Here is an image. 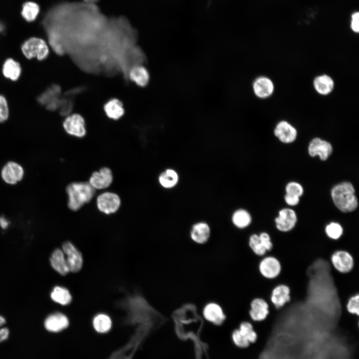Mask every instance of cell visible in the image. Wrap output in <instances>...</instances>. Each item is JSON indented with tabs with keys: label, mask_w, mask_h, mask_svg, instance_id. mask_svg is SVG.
Masks as SVG:
<instances>
[{
	"label": "cell",
	"mask_w": 359,
	"mask_h": 359,
	"mask_svg": "<svg viewBox=\"0 0 359 359\" xmlns=\"http://www.w3.org/2000/svg\"><path fill=\"white\" fill-rule=\"evenodd\" d=\"M202 314L206 320L217 326L221 325L226 319L221 306L214 302H209L204 306Z\"/></svg>",
	"instance_id": "15"
},
{
	"label": "cell",
	"mask_w": 359,
	"mask_h": 359,
	"mask_svg": "<svg viewBox=\"0 0 359 359\" xmlns=\"http://www.w3.org/2000/svg\"><path fill=\"white\" fill-rule=\"evenodd\" d=\"M315 90L320 95H327L332 92L334 88V82L329 75L323 74L317 76L314 80Z\"/></svg>",
	"instance_id": "23"
},
{
	"label": "cell",
	"mask_w": 359,
	"mask_h": 359,
	"mask_svg": "<svg viewBox=\"0 0 359 359\" xmlns=\"http://www.w3.org/2000/svg\"><path fill=\"white\" fill-rule=\"evenodd\" d=\"M53 301L62 305H66L69 304L72 297L69 291L60 286L55 287L50 294Z\"/></svg>",
	"instance_id": "29"
},
{
	"label": "cell",
	"mask_w": 359,
	"mask_h": 359,
	"mask_svg": "<svg viewBox=\"0 0 359 359\" xmlns=\"http://www.w3.org/2000/svg\"><path fill=\"white\" fill-rule=\"evenodd\" d=\"M68 205L74 211L79 209L84 203L89 202L95 194V189L88 182H73L68 185Z\"/></svg>",
	"instance_id": "2"
},
{
	"label": "cell",
	"mask_w": 359,
	"mask_h": 359,
	"mask_svg": "<svg viewBox=\"0 0 359 359\" xmlns=\"http://www.w3.org/2000/svg\"><path fill=\"white\" fill-rule=\"evenodd\" d=\"M211 233V227L208 223L205 221H198L192 225L189 232V236L194 243L203 245L209 241Z\"/></svg>",
	"instance_id": "14"
},
{
	"label": "cell",
	"mask_w": 359,
	"mask_h": 359,
	"mask_svg": "<svg viewBox=\"0 0 359 359\" xmlns=\"http://www.w3.org/2000/svg\"><path fill=\"white\" fill-rule=\"evenodd\" d=\"M62 251L66 256L65 258L69 271L72 272L79 271L83 264V259L80 252L68 241L63 243Z\"/></svg>",
	"instance_id": "11"
},
{
	"label": "cell",
	"mask_w": 359,
	"mask_h": 359,
	"mask_svg": "<svg viewBox=\"0 0 359 359\" xmlns=\"http://www.w3.org/2000/svg\"><path fill=\"white\" fill-rule=\"evenodd\" d=\"M258 269L261 276L268 280L277 278L282 271V265L279 260L272 255L266 254L260 260Z\"/></svg>",
	"instance_id": "5"
},
{
	"label": "cell",
	"mask_w": 359,
	"mask_h": 359,
	"mask_svg": "<svg viewBox=\"0 0 359 359\" xmlns=\"http://www.w3.org/2000/svg\"><path fill=\"white\" fill-rule=\"evenodd\" d=\"M121 201L119 196L113 192H105L100 194L97 198L98 208L105 214L116 212L119 209Z\"/></svg>",
	"instance_id": "10"
},
{
	"label": "cell",
	"mask_w": 359,
	"mask_h": 359,
	"mask_svg": "<svg viewBox=\"0 0 359 359\" xmlns=\"http://www.w3.org/2000/svg\"><path fill=\"white\" fill-rule=\"evenodd\" d=\"M23 176V170L17 163L8 162L1 171V177L4 181L13 184L20 180Z\"/></svg>",
	"instance_id": "19"
},
{
	"label": "cell",
	"mask_w": 359,
	"mask_h": 359,
	"mask_svg": "<svg viewBox=\"0 0 359 359\" xmlns=\"http://www.w3.org/2000/svg\"><path fill=\"white\" fill-rule=\"evenodd\" d=\"M248 246L254 254L259 257H263L267 253L262 245L258 233L251 234L248 238Z\"/></svg>",
	"instance_id": "32"
},
{
	"label": "cell",
	"mask_w": 359,
	"mask_h": 359,
	"mask_svg": "<svg viewBox=\"0 0 359 359\" xmlns=\"http://www.w3.org/2000/svg\"><path fill=\"white\" fill-rule=\"evenodd\" d=\"M2 71L4 77L16 81L19 78L21 70L18 62L12 58H8L4 61Z\"/></svg>",
	"instance_id": "27"
},
{
	"label": "cell",
	"mask_w": 359,
	"mask_h": 359,
	"mask_svg": "<svg viewBox=\"0 0 359 359\" xmlns=\"http://www.w3.org/2000/svg\"><path fill=\"white\" fill-rule=\"evenodd\" d=\"M232 338L237 347L244 348L248 347L250 343L255 342L257 334L251 323L243 321L240 324L239 329L233 332Z\"/></svg>",
	"instance_id": "6"
},
{
	"label": "cell",
	"mask_w": 359,
	"mask_h": 359,
	"mask_svg": "<svg viewBox=\"0 0 359 359\" xmlns=\"http://www.w3.org/2000/svg\"><path fill=\"white\" fill-rule=\"evenodd\" d=\"M260 241L263 247L269 255L273 248V244L270 234L266 231H262L258 234Z\"/></svg>",
	"instance_id": "35"
},
{
	"label": "cell",
	"mask_w": 359,
	"mask_h": 359,
	"mask_svg": "<svg viewBox=\"0 0 359 359\" xmlns=\"http://www.w3.org/2000/svg\"><path fill=\"white\" fill-rule=\"evenodd\" d=\"M275 227L278 231L287 233L292 231L296 227L298 218L296 212L291 208H283L279 211L275 218Z\"/></svg>",
	"instance_id": "7"
},
{
	"label": "cell",
	"mask_w": 359,
	"mask_h": 359,
	"mask_svg": "<svg viewBox=\"0 0 359 359\" xmlns=\"http://www.w3.org/2000/svg\"><path fill=\"white\" fill-rule=\"evenodd\" d=\"M21 51L27 59L36 58L42 60L45 59L49 53V48L42 39L32 37L25 40L21 45Z\"/></svg>",
	"instance_id": "3"
},
{
	"label": "cell",
	"mask_w": 359,
	"mask_h": 359,
	"mask_svg": "<svg viewBox=\"0 0 359 359\" xmlns=\"http://www.w3.org/2000/svg\"><path fill=\"white\" fill-rule=\"evenodd\" d=\"M8 222L7 220L4 217H0V227L3 229H5L8 226Z\"/></svg>",
	"instance_id": "41"
},
{
	"label": "cell",
	"mask_w": 359,
	"mask_h": 359,
	"mask_svg": "<svg viewBox=\"0 0 359 359\" xmlns=\"http://www.w3.org/2000/svg\"><path fill=\"white\" fill-rule=\"evenodd\" d=\"M85 1L87 2H95L98 1V0H84Z\"/></svg>",
	"instance_id": "44"
},
{
	"label": "cell",
	"mask_w": 359,
	"mask_h": 359,
	"mask_svg": "<svg viewBox=\"0 0 359 359\" xmlns=\"http://www.w3.org/2000/svg\"><path fill=\"white\" fill-rule=\"evenodd\" d=\"M347 312L352 315L359 316V293L351 296L346 304Z\"/></svg>",
	"instance_id": "34"
},
{
	"label": "cell",
	"mask_w": 359,
	"mask_h": 359,
	"mask_svg": "<svg viewBox=\"0 0 359 359\" xmlns=\"http://www.w3.org/2000/svg\"><path fill=\"white\" fill-rule=\"evenodd\" d=\"M324 232L329 239L337 241L343 236L344 229L343 226L340 223L332 221L326 225Z\"/></svg>",
	"instance_id": "30"
},
{
	"label": "cell",
	"mask_w": 359,
	"mask_h": 359,
	"mask_svg": "<svg viewBox=\"0 0 359 359\" xmlns=\"http://www.w3.org/2000/svg\"><path fill=\"white\" fill-rule=\"evenodd\" d=\"M68 319L61 313H55L48 316L44 321L46 329L51 332H60L68 327Z\"/></svg>",
	"instance_id": "20"
},
{
	"label": "cell",
	"mask_w": 359,
	"mask_h": 359,
	"mask_svg": "<svg viewBox=\"0 0 359 359\" xmlns=\"http://www.w3.org/2000/svg\"><path fill=\"white\" fill-rule=\"evenodd\" d=\"M58 89L56 86L47 89L38 97V102L41 104L45 105L49 110L55 109L59 105V101L57 97Z\"/></svg>",
	"instance_id": "22"
},
{
	"label": "cell",
	"mask_w": 359,
	"mask_h": 359,
	"mask_svg": "<svg viewBox=\"0 0 359 359\" xmlns=\"http://www.w3.org/2000/svg\"><path fill=\"white\" fill-rule=\"evenodd\" d=\"M104 111L108 117L114 120L119 119L124 113L122 103L116 99L109 101L105 105Z\"/></svg>",
	"instance_id": "28"
},
{
	"label": "cell",
	"mask_w": 359,
	"mask_h": 359,
	"mask_svg": "<svg viewBox=\"0 0 359 359\" xmlns=\"http://www.w3.org/2000/svg\"><path fill=\"white\" fill-rule=\"evenodd\" d=\"M270 314V306L264 299L260 297L253 298L249 304L248 315L254 322L265 321Z\"/></svg>",
	"instance_id": "8"
},
{
	"label": "cell",
	"mask_w": 359,
	"mask_h": 359,
	"mask_svg": "<svg viewBox=\"0 0 359 359\" xmlns=\"http://www.w3.org/2000/svg\"><path fill=\"white\" fill-rule=\"evenodd\" d=\"M331 196L335 206L343 212H352L358 206L355 189L350 182L344 181L335 185Z\"/></svg>",
	"instance_id": "1"
},
{
	"label": "cell",
	"mask_w": 359,
	"mask_h": 359,
	"mask_svg": "<svg viewBox=\"0 0 359 359\" xmlns=\"http://www.w3.org/2000/svg\"><path fill=\"white\" fill-rule=\"evenodd\" d=\"M287 194H292L300 197L304 192L302 186L299 183L291 181L287 183L285 187Z\"/></svg>",
	"instance_id": "36"
},
{
	"label": "cell",
	"mask_w": 359,
	"mask_h": 359,
	"mask_svg": "<svg viewBox=\"0 0 359 359\" xmlns=\"http://www.w3.org/2000/svg\"><path fill=\"white\" fill-rule=\"evenodd\" d=\"M129 77L131 80L141 87L146 86L150 79L148 70L141 65H137L132 67L129 72Z\"/></svg>",
	"instance_id": "26"
},
{
	"label": "cell",
	"mask_w": 359,
	"mask_h": 359,
	"mask_svg": "<svg viewBox=\"0 0 359 359\" xmlns=\"http://www.w3.org/2000/svg\"><path fill=\"white\" fill-rule=\"evenodd\" d=\"M159 182L164 188L170 189L175 187L179 183L180 177L178 172L173 169H167L159 176Z\"/></svg>",
	"instance_id": "25"
},
{
	"label": "cell",
	"mask_w": 359,
	"mask_h": 359,
	"mask_svg": "<svg viewBox=\"0 0 359 359\" xmlns=\"http://www.w3.org/2000/svg\"><path fill=\"white\" fill-rule=\"evenodd\" d=\"M274 133L281 142L285 144L293 142L297 136L296 128L286 121H281L276 125Z\"/></svg>",
	"instance_id": "16"
},
{
	"label": "cell",
	"mask_w": 359,
	"mask_h": 359,
	"mask_svg": "<svg viewBox=\"0 0 359 359\" xmlns=\"http://www.w3.org/2000/svg\"><path fill=\"white\" fill-rule=\"evenodd\" d=\"M231 219L233 225L239 229L247 228L252 221L250 213L243 208H239L234 211Z\"/></svg>",
	"instance_id": "24"
},
{
	"label": "cell",
	"mask_w": 359,
	"mask_h": 359,
	"mask_svg": "<svg viewBox=\"0 0 359 359\" xmlns=\"http://www.w3.org/2000/svg\"><path fill=\"white\" fill-rule=\"evenodd\" d=\"M112 180L111 171L108 168H103L99 172L92 174L89 183L94 189H101L108 187Z\"/></svg>",
	"instance_id": "17"
},
{
	"label": "cell",
	"mask_w": 359,
	"mask_h": 359,
	"mask_svg": "<svg viewBox=\"0 0 359 359\" xmlns=\"http://www.w3.org/2000/svg\"><path fill=\"white\" fill-rule=\"evenodd\" d=\"M351 28L354 32H356V33L359 32V12H354L352 15Z\"/></svg>",
	"instance_id": "38"
},
{
	"label": "cell",
	"mask_w": 359,
	"mask_h": 359,
	"mask_svg": "<svg viewBox=\"0 0 359 359\" xmlns=\"http://www.w3.org/2000/svg\"><path fill=\"white\" fill-rule=\"evenodd\" d=\"M271 304L277 310L283 308L291 301V289L287 284L279 283L272 290L270 295Z\"/></svg>",
	"instance_id": "9"
},
{
	"label": "cell",
	"mask_w": 359,
	"mask_h": 359,
	"mask_svg": "<svg viewBox=\"0 0 359 359\" xmlns=\"http://www.w3.org/2000/svg\"><path fill=\"white\" fill-rule=\"evenodd\" d=\"M63 127L65 131L72 136L81 138L86 134L84 120L79 114L68 116L63 122Z\"/></svg>",
	"instance_id": "13"
},
{
	"label": "cell",
	"mask_w": 359,
	"mask_h": 359,
	"mask_svg": "<svg viewBox=\"0 0 359 359\" xmlns=\"http://www.w3.org/2000/svg\"><path fill=\"white\" fill-rule=\"evenodd\" d=\"M333 147L330 143L320 138H315L311 140L308 146V153L311 157L317 156L322 161H326L332 154Z\"/></svg>",
	"instance_id": "12"
},
{
	"label": "cell",
	"mask_w": 359,
	"mask_h": 359,
	"mask_svg": "<svg viewBox=\"0 0 359 359\" xmlns=\"http://www.w3.org/2000/svg\"><path fill=\"white\" fill-rule=\"evenodd\" d=\"M284 199L286 203L290 206H295L300 202V197L292 194L286 193Z\"/></svg>",
	"instance_id": "39"
},
{
	"label": "cell",
	"mask_w": 359,
	"mask_h": 359,
	"mask_svg": "<svg viewBox=\"0 0 359 359\" xmlns=\"http://www.w3.org/2000/svg\"><path fill=\"white\" fill-rule=\"evenodd\" d=\"M5 26L4 24L1 21H0V33L3 32Z\"/></svg>",
	"instance_id": "43"
},
{
	"label": "cell",
	"mask_w": 359,
	"mask_h": 359,
	"mask_svg": "<svg viewBox=\"0 0 359 359\" xmlns=\"http://www.w3.org/2000/svg\"><path fill=\"white\" fill-rule=\"evenodd\" d=\"M9 331L6 328L0 329V342L5 340L8 337Z\"/></svg>",
	"instance_id": "40"
},
{
	"label": "cell",
	"mask_w": 359,
	"mask_h": 359,
	"mask_svg": "<svg viewBox=\"0 0 359 359\" xmlns=\"http://www.w3.org/2000/svg\"><path fill=\"white\" fill-rule=\"evenodd\" d=\"M330 261L333 268L337 272L343 274L349 273L355 266L354 256L346 250L334 251L331 255Z\"/></svg>",
	"instance_id": "4"
},
{
	"label": "cell",
	"mask_w": 359,
	"mask_h": 359,
	"mask_svg": "<svg viewBox=\"0 0 359 359\" xmlns=\"http://www.w3.org/2000/svg\"><path fill=\"white\" fill-rule=\"evenodd\" d=\"M50 262L52 268L60 275H65L69 272L62 250L59 249L54 250L50 256Z\"/></svg>",
	"instance_id": "21"
},
{
	"label": "cell",
	"mask_w": 359,
	"mask_h": 359,
	"mask_svg": "<svg viewBox=\"0 0 359 359\" xmlns=\"http://www.w3.org/2000/svg\"><path fill=\"white\" fill-rule=\"evenodd\" d=\"M5 323V319L1 316L0 315V327L3 325Z\"/></svg>",
	"instance_id": "42"
},
{
	"label": "cell",
	"mask_w": 359,
	"mask_h": 359,
	"mask_svg": "<svg viewBox=\"0 0 359 359\" xmlns=\"http://www.w3.org/2000/svg\"><path fill=\"white\" fill-rule=\"evenodd\" d=\"M252 88L254 94L257 97L265 99L272 94L274 86L270 79L265 76H259L254 80Z\"/></svg>",
	"instance_id": "18"
},
{
	"label": "cell",
	"mask_w": 359,
	"mask_h": 359,
	"mask_svg": "<svg viewBox=\"0 0 359 359\" xmlns=\"http://www.w3.org/2000/svg\"><path fill=\"white\" fill-rule=\"evenodd\" d=\"M9 115L7 103L5 97L0 95V123L6 121Z\"/></svg>",
	"instance_id": "37"
},
{
	"label": "cell",
	"mask_w": 359,
	"mask_h": 359,
	"mask_svg": "<svg viewBox=\"0 0 359 359\" xmlns=\"http://www.w3.org/2000/svg\"><path fill=\"white\" fill-rule=\"evenodd\" d=\"M112 322L110 317L105 314H99L93 320V326L99 333L107 332L111 328Z\"/></svg>",
	"instance_id": "33"
},
{
	"label": "cell",
	"mask_w": 359,
	"mask_h": 359,
	"mask_svg": "<svg viewBox=\"0 0 359 359\" xmlns=\"http://www.w3.org/2000/svg\"><path fill=\"white\" fill-rule=\"evenodd\" d=\"M39 6L33 1H27L22 5L21 14L22 16L28 22L34 21L39 12Z\"/></svg>",
	"instance_id": "31"
}]
</instances>
